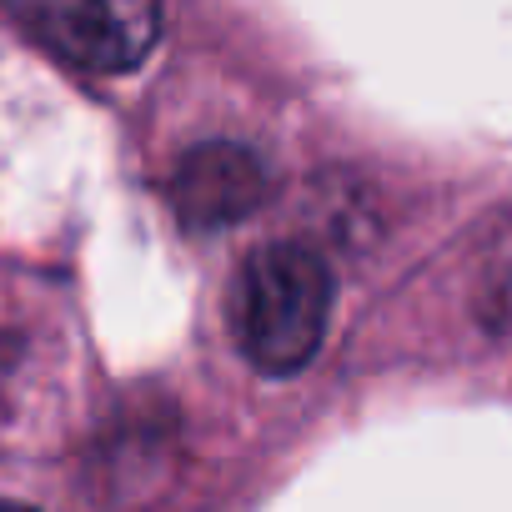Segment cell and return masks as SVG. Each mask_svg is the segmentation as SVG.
<instances>
[{
  "instance_id": "3",
  "label": "cell",
  "mask_w": 512,
  "mask_h": 512,
  "mask_svg": "<svg viewBox=\"0 0 512 512\" xmlns=\"http://www.w3.org/2000/svg\"><path fill=\"white\" fill-rule=\"evenodd\" d=\"M267 196V171L236 141H206L181 156L171 176V206L191 231H216L251 216Z\"/></svg>"
},
{
  "instance_id": "2",
  "label": "cell",
  "mask_w": 512,
  "mask_h": 512,
  "mask_svg": "<svg viewBox=\"0 0 512 512\" xmlns=\"http://www.w3.org/2000/svg\"><path fill=\"white\" fill-rule=\"evenodd\" d=\"M16 21L46 41L61 61L96 71V76H116V71H136L156 36H161V11L141 6V0H101V6H21Z\"/></svg>"
},
{
  "instance_id": "4",
  "label": "cell",
  "mask_w": 512,
  "mask_h": 512,
  "mask_svg": "<svg viewBox=\"0 0 512 512\" xmlns=\"http://www.w3.org/2000/svg\"><path fill=\"white\" fill-rule=\"evenodd\" d=\"M0 512H36V507H26V502H0Z\"/></svg>"
},
{
  "instance_id": "1",
  "label": "cell",
  "mask_w": 512,
  "mask_h": 512,
  "mask_svg": "<svg viewBox=\"0 0 512 512\" xmlns=\"http://www.w3.org/2000/svg\"><path fill=\"white\" fill-rule=\"evenodd\" d=\"M332 312V272L302 241H272L246 256V267L231 292V332L246 362L267 377L302 372Z\"/></svg>"
}]
</instances>
